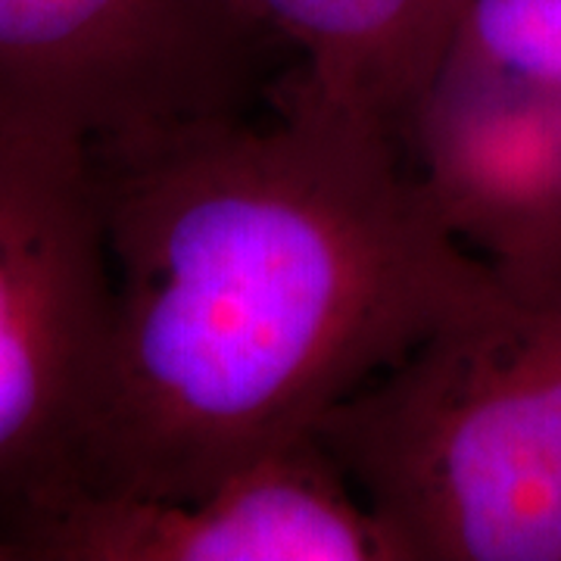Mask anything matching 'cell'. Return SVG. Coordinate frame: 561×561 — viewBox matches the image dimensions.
<instances>
[{"instance_id":"1","label":"cell","mask_w":561,"mask_h":561,"mask_svg":"<svg viewBox=\"0 0 561 561\" xmlns=\"http://www.w3.org/2000/svg\"><path fill=\"white\" fill-rule=\"evenodd\" d=\"M272 101L268 125L91 150L113 319L72 490L203 493L312 440L486 294L493 265L446 231L400 140L294 72Z\"/></svg>"},{"instance_id":"2","label":"cell","mask_w":561,"mask_h":561,"mask_svg":"<svg viewBox=\"0 0 561 561\" xmlns=\"http://www.w3.org/2000/svg\"><path fill=\"white\" fill-rule=\"evenodd\" d=\"M316 440L397 561H561V253L493 265L481 300Z\"/></svg>"},{"instance_id":"3","label":"cell","mask_w":561,"mask_h":561,"mask_svg":"<svg viewBox=\"0 0 561 561\" xmlns=\"http://www.w3.org/2000/svg\"><path fill=\"white\" fill-rule=\"evenodd\" d=\"M110 319L91 147L0 119V530L79 483Z\"/></svg>"},{"instance_id":"4","label":"cell","mask_w":561,"mask_h":561,"mask_svg":"<svg viewBox=\"0 0 561 561\" xmlns=\"http://www.w3.org/2000/svg\"><path fill=\"white\" fill-rule=\"evenodd\" d=\"M284 54L241 0H0V119L101 150L247 116Z\"/></svg>"},{"instance_id":"5","label":"cell","mask_w":561,"mask_h":561,"mask_svg":"<svg viewBox=\"0 0 561 561\" xmlns=\"http://www.w3.org/2000/svg\"><path fill=\"white\" fill-rule=\"evenodd\" d=\"M7 561H397L316 437L194 496L69 490L0 530Z\"/></svg>"},{"instance_id":"6","label":"cell","mask_w":561,"mask_h":561,"mask_svg":"<svg viewBox=\"0 0 561 561\" xmlns=\"http://www.w3.org/2000/svg\"><path fill=\"white\" fill-rule=\"evenodd\" d=\"M405 157L446 231L490 265L561 253V98L446 60L412 116Z\"/></svg>"},{"instance_id":"7","label":"cell","mask_w":561,"mask_h":561,"mask_svg":"<svg viewBox=\"0 0 561 561\" xmlns=\"http://www.w3.org/2000/svg\"><path fill=\"white\" fill-rule=\"evenodd\" d=\"M297 60L316 98L383 128L405 147L440 69L461 0H241Z\"/></svg>"},{"instance_id":"8","label":"cell","mask_w":561,"mask_h":561,"mask_svg":"<svg viewBox=\"0 0 561 561\" xmlns=\"http://www.w3.org/2000/svg\"><path fill=\"white\" fill-rule=\"evenodd\" d=\"M446 60L530 81L561 98V0H461Z\"/></svg>"},{"instance_id":"9","label":"cell","mask_w":561,"mask_h":561,"mask_svg":"<svg viewBox=\"0 0 561 561\" xmlns=\"http://www.w3.org/2000/svg\"><path fill=\"white\" fill-rule=\"evenodd\" d=\"M0 561H7V556H3V552H0Z\"/></svg>"}]
</instances>
